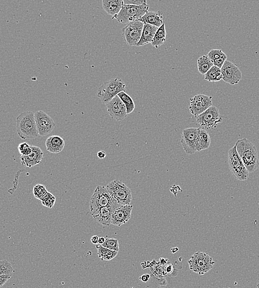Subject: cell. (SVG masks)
Wrapping results in <instances>:
<instances>
[{
    "label": "cell",
    "instance_id": "29",
    "mask_svg": "<svg viewBox=\"0 0 259 288\" xmlns=\"http://www.w3.org/2000/svg\"><path fill=\"white\" fill-rule=\"evenodd\" d=\"M118 96L126 106L127 114L132 113L135 109V104L131 97L126 92H120L118 94Z\"/></svg>",
    "mask_w": 259,
    "mask_h": 288
},
{
    "label": "cell",
    "instance_id": "1",
    "mask_svg": "<svg viewBox=\"0 0 259 288\" xmlns=\"http://www.w3.org/2000/svg\"><path fill=\"white\" fill-rule=\"evenodd\" d=\"M236 151L249 173L256 171L259 166L258 151L256 146L246 138L238 140L235 143Z\"/></svg>",
    "mask_w": 259,
    "mask_h": 288
},
{
    "label": "cell",
    "instance_id": "8",
    "mask_svg": "<svg viewBox=\"0 0 259 288\" xmlns=\"http://www.w3.org/2000/svg\"><path fill=\"white\" fill-rule=\"evenodd\" d=\"M115 203L116 202L112 199L106 187L98 186L91 198L89 213L92 215L99 209Z\"/></svg>",
    "mask_w": 259,
    "mask_h": 288
},
{
    "label": "cell",
    "instance_id": "31",
    "mask_svg": "<svg viewBox=\"0 0 259 288\" xmlns=\"http://www.w3.org/2000/svg\"><path fill=\"white\" fill-rule=\"evenodd\" d=\"M42 204L46 208L51 209L53 208L56 201V198L50 192H47V194L41 200Z\"/></svg>",
    "mask_w": 259,
    "mask_h": 288
},
{
    "label": "cell",
    "instance_id": "14",
    "mask_svg": "<svg viewBox=\"0 0 259 288\" xmlns=\"http://www.w3.org/2000/svg\"><path fill=\"white\" fill-rule=\"evenodd\" d=\"M221 71L224 82L232 85L238 84L242 77V72L239 67L227 60L223 64Z\"/></svg>",
    "mask_w": 259,
    "mask_h": 288
},
{
    "label": "cell",
    "instance_id": "5",
    "mask_svg": "<svg viewBox=\"0 0 259 288\" xmlns=\"http://www.w3.org/2000/svg\"><path fill=\"white\" fill-rule=\"evenodd\" d=\"M106 188L112 199L118 205L131 204L132 201L131 189L121 181L114 180L108 184Z\"/></svg>",
    "mask_w": 259,
    "mask_h": 288
},
{
    "label": "cell",
    "instance_id": "6",
    "mask_svg": "<svg viewBox=\"0 0 259 288\" xmlns=\"http://www.w3.org/2000/svg\"><path fill=\"white\" fill-rule=\"evenodd\" d=\"M188 263L189 269L202 276L213 268L215 262L207 253L198 251L191 256Z\"/></svg>",
    "mask_w": 259,
    "mask_h": 288
},
{
    "label": "cell",
    "instance_id": "38",
    "mask_svg": "<svg viewBox=\"0 0 259 288\" xmlns=\"http://www.w3.org/2000/svg\"><path fill=\"white\" fill-rule=\"evenodd\" d=\"M150 278V276L149 274H145L142 275V276L140 277V279L142 282H147L149 281Z\"/></svg>",
    "mask_w": 259,
    "mask_h": 288
},
{
    "label": "cell",
    "instance_id": "42",
    "mask_svg": "<svg viewBox=\"0 0 259 288\" xmlns=\"http://www.w3.org/2000/svg\"><path fill=\"white\" fill-rule=\"evenodd\" d=\"M257 288H259V281L258 282L257 286Z\"/></svg>",
    "mask_w": 259,
    "mask_h": 288
},
{
    "label": "cell",
    "instance_id": "24",
    "mask_svg": "<svg viewBox=\"0 0 259 288\" xmlns=\"http://www.w3.org/2000/svg\"><path fill=\"white\" fill-rule=\"evenodd\" d=\"M166 31L165 25L163 24L161 27H159L155 33L152 45L155 48L158 49L160 47L163 46L166 41Z\"/></svg>",
    "mask_w": 259,
    "mask_h": 288
},
{
    "label": "cell",
    "instance_id": "30",
    "mask_svg": "<svg viewBox=\"0 0 259 288\" xmlns=\"http://www.w3.org/2000/svg\"><path fill=\"white\" fill-rule=\"evenodd\" d=\"M14 272V269L13 268L12 264L6 260L0 261V276L8 275V276L12 277V274Z\"/></svg>",
    "mask_w": 259,
    "mask_h": 288
},
{
    "label": "cell",
    "instance_id": "27",
    "mask_svg": "<svg viewBox=\"0 0 259 288\" xmlns=\"http://www.w3.org/2000/svg\"><path fill=\"white\" fill-rule=\"evenodd\" d=\"M211 145V137L209 133L204 129H200L198 139V152L209 149Z\"/></svg>",
    "mask_w": 259,
    "mask_h": 288
},
{
    "label": "cell",
    "instance_id": "3",
    "mask_svg": "<svg viewBox=\"0 0 259 288\" xmlns=\"http://www.w3.org/2000/svg\"><path fill=\"white\" fill-rule=\"evenodd\" d=\"M126 85L121 79H112L103 83L99 88L97 94L103 104H107L118 94L126 91Z\"/></svg>",
    "mask_w": 259,
    "mask_h": 288
},
{
    "label": "cell",
    "instance_id": "37",
    "mask_svg": "<svg viewBox=\"0 0 259 288\" xmlns=\"http://www.w3.org/2000/svg\"><path fill=\"white\" fill-rule=\"evenodd\" d=\"M174 267L173 265L171 264H168L166 265L165 268V272L167 274H170L173 272Z\"/></svg>",
    "mask_w": 259,
    "mask_h": 288
},
{
    "label": "cell",
    "instance_id": "15",
    "mask_svg": "<svg viewBox=\"0 0 259 288\" xmlns=\"http://www.w3.org/2000/svg\"><path fill=\"white\" fill-rule=\"evenodd\" d=\"M108 113L117 121H122L127 117V109L123 102L118 96L106 104Z\"/></svg>",
    "mask_w": 259,
    "mask_h": 288
},
{
    "label": "cell",
    "instance_id": "33",
    "mask_svg": "<svg viewBox=\"0 0 259 288\" xmlns=\"http://www.w3.org/2000/svg\"><path fill=\"white\" fill-rule=\"evenodd\" d=\"M102 246L112 251L119 252V245L118 239L106 238L105 242Z\"/></svg>",
    "mask_w": 259,
    "mask_h": 288
},
{
    "label": "cell",
    "instance_id": "25",
    "mask_svg": "<svg viewBox=\"0 0 259 288\" xmlns=\"http://www.w3.org/2000/svg\"><path fill=\"white\" fill-rule=\"evenodd\" d=\"M213 66L208 55H202L197 60L198 70L201 75H205Z\"/></svg>",
    "mask_w": 259,
    "mask_h": 288
},
{
    "label": "cell",
    "instance_id": "12",
    "mask_svg": "<svg viewBox=\"0 0 259 288\" xmlns=\"http://www.w3.org/2000/svg\"><path fill=\"white\" fill-rule=\"evenodd\" d=\"M35 121L39 135L46 136L52 132L55 127L54 120L50 116L42 110L34 113Z\"/></svg>",
    "mask_w": 259,
    "mask_h": 288
},
{
    "label": "cell",
    "instance_id": "39",
    "mask_svg": "<svg viewBox=\"0 0 259 288\" xmlns=\"http://www.w3.org/2000/svg\"><path fill=\"white\" fill-rule=\"evenodd\" d=\"M106 156V153L103 150H100L97 153V157L101 159L105 158Z\"/></svg>",
    "mask_w": 259,
    "mask_h": 288
},
{
    "label": "cell",
    "instance_id": "19",
    "mask_svg": "<svg viewBox=\"0 0 259 288\" xmlns=\"http://www.w3.org/2000/svg\"><path fill=\"white\" fill-rule=\"evenodd\" d=\"M46 146L49 152L58 154L63 151L65 147V141L59 136H50L47 139Z\"/></svg>",
    "mask_w": 259,
    "mask_h": 288
},
{
    "label": "cell",
    "instance_id": "16",
    "mask_svg": "<svg viewBox=\"0 0 259 288\" xmlns=\"http://www.w3.org/2000/svg\"><path fill=\"white\" fill-rule=\"evenodd\" d=\"M133 209L131 205L118 206L112 212V225L120 227L126 224L131 218Z\"/></svg>",
    "mask_w": 259,
    "mask_h": 288
},
{
    "label": "cell",
    "instance_id": "21",
    "mask_svg": "<svg viewBox=\"0 0 259 288\" xmlns=\"http://www.w3.org/2000/svg\"><path fill=\"white\" fill-rule=\"evenodd\" d=\"M159 28L154 26L144 24L143 32H142L141 40L137 45V47L144 46L149 44H152L155 33Z\"/></svg>",
    "mask_w": 259,
    "mask_h": 288
},
{
    "label": "cell",
    "instance_id": "17",
    "mask_svg": "<svg viewBox=\"0 0 259 288\" xmlns=\"http://www.w3.org/2000/svg\"><path fill=\"white\" fill-rule=\"evenodd\" d=\"M119 205H120L116 203L112 205L102 208L92 214V216L100 224L103 226H109L112 224V212H113L114 209Z\"/></svg>",
    "mask_w": 259,
    "mask_h": 288
},
{
    "label": "cell",
    "instance_id": "41",
    "mask_svg": "<svg viewBox=\"0 0 259 288\" xmlns=\"http://www.w3.org/2000/svg\"><path fill=\"white\" fill-rule=\"evenodd\" d=\"M106 238L105 237H99L98 239V244L100 245H102L103 243L105 242Z\"/></svg>",
    "mask_w": 259,
    "mask_h": 288
},
{
    "label": "cell",
    "instance_id": "34",
    "mask_svg": "<svg viewBox=\"0 0 259 288\" xmlns=\"http://www.w3.org/2000/svg\"><path fill=\"white\" fill-rule=\"evenodd\" d=\"M18 150L21 156H28L32 152V147L27 143H23L19 145Z\"/></svg>",
    "mask_w": 259,
    "mask_h": 288
},
{
    "label": "cell",
    "instance_id": "32",
    "mask_svg": "<svg viewBox=\"0 0 259 288\" xmlns=\"http://www.w3.org/2000/svg\"><path fill=\"white\" fill-rule=\"evenodd\" d=\"M48 192L45 185L42 184H37L34 186L33 194L37 199L41 200Z\"/></svg>",
    "mask_w": 259,
    "mask_h": 288
},
{
    "label": "cell",
    "instance_id": "36",
    "mask_svg": "<svg viewBox=\"0 0 259 288\" xmlns=\"http://www.w3.org/2000/svg\"><path fill=\"white\" fill-rule=\"evenodd\" d=\"M11 278L8 275H1L0 276V286L2 287L5 285L7 282Z\"/></svg>",
    "mask_w": 259,
    "mask_h": 288
},
{
    "label": "cell",
    "instance_id": "9",
    "mask_svg": "<svg viewBox=\"0 0 259 288\" xmlns=\"http://www.w3.org/2000/svg\"><path fill=\"white\" fill-rule=\"evenodd\" d=\"M196 119L197 123L205 130L215 128L219 123L223 122L219 109L215 106H212Z\"/></svg>",
    "mask_w": 259,
    "mask_h": 288
},
{
    "label": "cell",
    "instance_id": "35",
    "mask_svg": "<svg viewBox=\"0 0 259 288\" xmlns=\"http://www.w3.org/2000/svg\"><path fill=\"white\" fill-rule=\"evenodd\" d=\"M124 3L127 5L141 6L147 4V1L146 0H126L124 1Z\"/></svg>",
    "mask_w": 259,
    "mask_h": 288
},
{
    "label": "cell",
    "instance_id": "20",
    "mask_svg": "<svg viewBox=\"0 0 259 288\" xmlns=\"http://www.w3.org/2000/svg\"><path fill=\"white\" fill-rule=\"evenodd\" d=\"M124 5L123 0H103L102 6L107 14L113 17L118 15Z\"/></svg>",
    "mask_w": 259,
    "mask_h": 288
},
{
    "label": "cell",
    "instance_id": "2",
    "mask_svg": "<svg viewBox=\"0 0 259 288\" xmlns=\"http://www.w3.org/2000/svg\"><path fill=\"white\" fill-rule=\"evenodd\" d=\"M16 128L17 133L21 139H34L40 136L34 113L31 111H24L17 118Z\"/></svg>",
    "mask_w": 259,
    "mask_h": 288
},
{
    "label": "cell",
    "instance_id": "26",
    "mask_svg": "<svg viewBox=\"0 0 259 288\" xmlns=\"http://www.w3.org/2000/svg\"><path fill=\"white\" fill-rule=\"evenodd\" d=\"M96 247L97 249L98 257L102 261H111L114 259L118 255V252L110 250L103 247L102 245H96Z\"/></svg>",
    "mask_w": 259,
    "mask_h": 288
},
{
    "label": "cell",
    "instance_id": "7",
    "mask_svg": "<svg viewBox=\"0 0 259 288\" xmlns=\"http://www.w3.org/2000/svg\"><path fill=\"white\" fill-rule=\"evenodd\" d=\"M228 159L229 167L235 177L240 182H245L247 180L249 172L246 168L237 152L235 145L229 150Z\"/></svg>",
    "mask_w": 259,
    "mask_h": 288
},
{
    "label": "cell",
    "instance_id": "40",
    "mask_svg": "<svg viewBox=\"0 0 259 288\" xmlns=\"http://www.w3.org/2000/svg\"><path fill=\"white\" fill-rule=\"evenodd\" d=\"M98 239L99 237L97 236L94 235L93 236L92 238H91V241H92V243L94 244L97 245L98 244Z\"/></svg>",
    "mask_w": 259,
    "mask_h": 288
},
{
    "label": "cell",
    "instance_id": "22",
    "mask_svg": "<svg viewBox=\"0 0 259 288\" xmlns=\"http://www.w3.org/2000/svg\"><path fill=\"white\" fill-rule=\"evenodd\" d=\"M144 24L154 26L158 28L164 24L163 12L161 11H148L140 20Z\"/></svg>",
    "mask_w": 259,
    "mask_h": 288
},
{
    "label": "cell",
    "instance_id": "11",
    "mask_svg": "<svg viewBox=\"0 0 259 288\" xmlns=\"http://www.w3.org/2000/svg\"><path fill=\"white\" fill-rule=\"evenodd\" d=\"M144 24L140 20L127 24L122 29V37L126 44L130 46H137L139 43Z\"/></svg>",
    "mask_w": 259,
    "mask_h": 288
},
{
    "label": "cell",
    "instance_id": "23",
    "mask_svg": "<svg viewBox=\"0 0 259 288\" xmlns=\"http://www.w3.org/2000/svg\"><path fill=\"white\" fill-rule=\"evenodd\" d=\"M207 55L213 62L214 66L221 69L227 59V55L222 50L218 49L211 50Z\"/></svg>",
    "mask_w": 259,
    "mask_h": 288
},
{
    "label": "cell",
    "instance_id": "10",
    "mask_svg": "<svg viewBox=\"0 0 259 288\" xmlns=\"http://www.w3.org/2000/svg\"><path fill=\"white\" fill-rule=\"evenodd\" d=\"M200 128H189L183 131L181 143L186 153L192 155L198 152V139Z\"/></svg>",
    "mask_w": 259,
    "mask_h": 288
},
{
    "label": "cell",
    "instance_id": "4",
    "mask_svg": "<svg viewBox=\"0 0 259 288\" xmlns=\"http://www.w3.org/2000/svg\"><path fill=\"white\" fill-rule=\"evenodd\" d=\"M149 8V6L147 4L137 6L124 3L122 10L118 15L112 19H115L120 24H128L140 20L148 12Z\"/></svg>",
    "mask_w": 259,
    "mask_h": 288
},
{
    "label": "cell",
    "instance_id": "13",
    "mask_svg": "<svg viewBox=\"0 0 259 288\" xmlns=\"http://www.w3.org/2000/svg\"><path fill=\"white\" fill-rule=\"evenodd\" d=\"M212 97L200 94L190 99L189 110L196 118L212 105Z\"/></svg>",
    "mask_w": 259,
    "mask_h": 288
},
{
    "label": "cell",
    "instance_id": "28",
    "mask_svg": "<svg viewBox=\"0 0 259 288\" xmlns=\"http://www.w3.org/2000/svg\"><path fill=\"white\" fill-rule=\"evenodd\" d=\"M223 79L221 69L213 66L205 75V80L209 82H217Z\"/></svg>",
    "mask_w": 259,
    "mask_h": 288
},
{
    "label": "cell",
    "instance_id": "18",
    "mask_svg": "<svg viewBox=\"0 0 259 288\" xmlns=\"http://www.w3.org/2000/svg\"><path fill=\"white\" fill-rule=\"evenodd\" d=\"M32 152L29 156L21 157L22 165L29 168L40 164L44 157V153L40 148L36 146H32Z\"/></svg>",
    "mask_w": 259,
    "mask_h": 288
}]
</instances>
